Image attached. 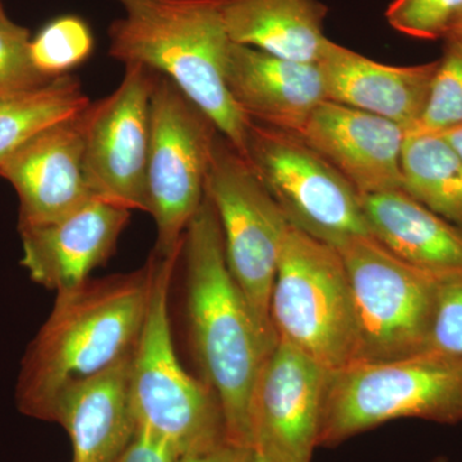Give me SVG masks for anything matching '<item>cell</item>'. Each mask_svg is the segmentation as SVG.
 Listing matches in <instances>:
<instances>
[{"label": "cell", "mask_w": 462, "mask_h": 462, "mask_svg": "<svg viewBox=\"0 0 462 462\" xmlns=\"http://www.w3.org/2000/svg\"><path fill=\"white\" fill-rule=\"evenodd\" d=\"M247 462H273L267 458L266 456L261 455L260 452L252 449V454L249 456Z\"/></svg>", "instance_id": "1f68e13d"}, {"label": "cell", "mask_w": 462, "mask_h": 462, "mask_svg": "<svg viewBox=\"0 0 462 462\" xmlns=\"http://www.w3.org/2000/svg\"><path fill=\"white\" fill-rule=\"evenodd\" d=\"M328 7L319 0H225L231 42L293 62L318 65Z\"/></svg>", "instance_id": "ffe728a7"}, {"label": "cell", "mask_w": 462, "mask_h": 462, "mask_svg": "<svg viewBox=\"0 0 462 462\" xmlns=\"http://www.w3.org/2000/svg\"><path fill=\"white\" fill-rule=\"evenodd\" d=\"M445 41L454 42L462 47V16L454 26V29L446 36Z\"/></svg>", "instance_id": "4dcf8cb0"}, {"label": "cell", "mask_w": 462, "mask_h": 462, "mask_svg": "<svg viewBox=\"0 0 462 462\" xmlns=\"http://www.w3.org/2000/svg\"><path fill=\"white\" fill-rule=\"evenodd\" d=\"M130 214L124 207L93 199L50 223L18 226L21 264L32 281L56 293L78 287L115 254Z\"/></svg>", "instance_id": "5bb4252c"}, {"label": "cell", "mask_w": 462, "mask_h": 462, "mask_svg": "<svg viewBox=\"0 0 462 462\" xmlns=\"http://www.w3.org/2000/svg\"><path fill=\"white\" fill-rule=\"evenodd\" d=\"M154 252L156 273L134 346L130 394L136 430L163 440L179 457L226 439V434L214 393L182 367L173 346L170 291L181 248L172 254Z\"/></svg>", "instance_id": "277c9868"}, {"label": "cell", "mask_w": 462, "mask_h": 462, "mask_svg": "<svg viewBox=\"0 0 462 462\" xmlns=\"http://www.w3.org/2000/svg\"><path fill=\"white\" fill-rule=\"evenodd\" d=\"M5 14V9H3L2 0H0V16H3Z\"/></svg>", "instance_id": "d6a6232c"}, {"label": "cell", "mask_w": 462, "mask_h": 462, "mask_svg": "<svg viewBox=\"0 0 462 462\" xmlns=\"http://www.w3.org/2000/svg\"><path fill=\"white\" fill-rule=\"evenodd\" d=\"M457 126H462V47L446 41L427 107L409 133H443Z\"/></svg>", "instance_id": "cb8c5ba5"}, {"label": "cell", "mask_w": 462, "mask_h": 462, "mask_svg": "<svg viewBox=\"0 0 462 462\" xmlns=\"http://www.w3.org/2000/svg\"><path fill=\"white\" fill-rule=\"evenodd\" d=\"M402 190L462 230V158L438 133L406 134Z\"/></svg>", "instance_id": "44dd1931"}, {"label": "cell", "mask_w": 462, "mask_h": 462, "mask_svg": "<svg viewBox=\"0 0 462 462\" xmlns=\"http://www.w3.org/2000/svg\"><path fill=\"white\" fill-rule=\"evenodd\" d=\"M406 134L387 118L327 100L300 136L364 197L402 189Z\"/></svg>", "instance_id": "9a60e30c"}, {"label": "cell", "mask_w": 462, "mask_h": 462, "mask_svg": "<svg viewBox=\"0 0 462 462\" xmlns=\"http://www.w3.org/2000/svg\"><path fill=\"white\" fill-rule=\"evenodd\" d=\"M252 448L233 445L227 439L220 440L205 448L179 456L175 462H247Z\"/></svg>", "instance_id": "f1b7e54d"}, {"label": "cell", "mask_w": 462, "mask_h": 462, "mask_svg": "<svg viewBox=\"0 0 462 462\" xmlns=\"http://www.w3.org/2000/svg\"><path fill=\"white\" fill-rule=\"evenodd\" d=\"M94 36L89 25L78 16L54 18L30 41L33 66L53 80L71 75L93 53Z\"/></svg>", "instance_id": "603a6c76"}, {"label": "cell", "mask_w": 462, "mask_h": 462, "mask_svg": "<svg viewBox=\"0 0 462 462\" xmlns=\"http://www.w3.org/2000/svg\"><path fill=\"white\" fill-rule=\"evenodd\" d=\"M425 352L462 360V275L440 282Z\"/></svg>", "instance_id": "4316f807"}, {"label": "cell", "mask_w": 462, "mask_h": 462, "mask_svg": "<svg viewBox=\"0 0 462 462\" xmlns=\"http://www.w3.org/2000/svg\"><path fill=\"white\" fill-rule=\"evenodd\" d=\"M84 111L42 130L0 166L20 200L18 226L50 223L96 199L84 170Z\"/></svg>", "instance_id": "4fadbf2b"}, {"label": "cell", "mask_w": 462, "mask_h": 462, "mask_svg": "<svg viewBox=\"0 0 462 462\" xmlns=\"http://www.w3.org/2000/svg\"><path fill=\"white\" fill-rule=\"evenodd\" d=\"M270 318L276 340L300 349L329 372L355 363L354 303L338 249L289 225Z\"/></svg>", "instance_id": "8992f818"}, {"label": "cell", "mask_w": 462, "mask_h": 462, "mask_svg": "<svg viewBox=\"0 0 462 462\" xmlns=\"http://www.w3.org/2000/svg\"><path fill=\"white\" fill-rule=\"evenodd\" d=\"M226 85L236 107L251 123L297 135L316 108L327 102L318 65L282 60L236 42L227 60Z\"/></svg>", "instance_id": "2e32d148"}, {"label": "cell", "mask_w": 462, "mask_h": 462, "mask_svg": "<svg viewBox=\"0 0 462 462\" xmlns=\"http://www.w3.org/2000/svg\"><path fill=\"white\" fill-rule=\"evenodd\" d=\"M149 215L156 251L181 248L185 231L205 199L206 180L220 133L170 79L156 76L151 96Z\"/></svg>", "instance_id": "9c48e42d"}, {"label": "cell", "mask_w": 462, "mask_h": 462, "mask_svg": "<svg viewBox=\"0 0 462 462\" xmlns=\"http://www.w3.org/2000/svg\"><path fill=\"white\" fill-rule=\"evenodd\" d=\"M438 134L443 135V138L452 145V148H454L462 158V126L454 127V129Z\"/></svg>", "instance_id": "f546056e"}, {"label": "cell", "mask_w": 462, "mask_h": 462, "mask_svg": "<svg viewBox=\"0 0 462 462\" xmlns=\"http://www.w3.org/2000/svg\"><path fill=\"white\" fill-rule=\"evenodd\" d=\"M89 105L83 84L72 74L53 79L38 89L0 98V166L33 135L74 117Z\"/></svg>", "instance_id": "7402d4cb"}, {"label": "cell", "mask_w": 462, "mask_h": 462, "mask_svg": "<svg viewBox=\"0 0 462 462\" xmlns=\"http://www.w3.org/2000/svg\"><path fill=\"white\" fill-rule=\"evenodd\" d=\"M156 72L125 66L120 85L84 111V170L96 199L149 214L151 96Z\"/></svg>", "instance_id": "8fae6325"}, {"label": "cell", "mask_w": 462, "mask_h": 462, "mask_svg": "<svg viewBox=\"0 0 462 462\" xmlns=\"http://www.w3.org/2000/svg\"><path fill=\"white\" fill-rule=\"evenodd\" d=\"M462 16V0H393L385 12L396 32L421 39H445Z\"/></svg>", "instance_id": "d4e9b609"}, {"label": "cell", "mask_w": 462, "mask_h": 462, "mask_svg": "<svg viewBox=\"0 0 462 462\" xmlns=\"http://www.w3.org/2000/svg\"><path fill=\"white\" fill-rule=\"evenodd\" d=\"M156 263L153 251L135 272L89 279L57 293L50 318L21 363L16 387L21 413L48 421L69 389L132 354L147 314Z\"/></svg>", "instance_id": "6da1fadb"}, {"label": "cell", "mask_w": 462, "mask_h": 462, "mask_svg": "<svg viewBox=\"0 0 462 462\" xmlns=\"http://www.w3.org/2000/svg\"><path fill=\"white\" fill-rule=\"evenodd\" d=\"M180 256L190 342L202 382L220 404L226 439L252 448V396L273 348L231 276L220 221L207 193L185 231Z\"/></svg>", "instance_id": "7a4b0ae2"}, {"label": "cell", "mask_w": 462, "mask_h": 462, "mask_svg": "<svg viewBox=\"0 0 462 462\" xmlns=\"http://www.w3.org/2000/svg\"><path fill=\"white\" fill-rule=\"evenodd\" d=\"M438 65H384L330 39L318 62L327 100L387 118L407 133L424 114Z\"/></svg>", "instance_id": "e0dca14e"}, {"label": "cell", "mask_w": 462, "mask_h": 462, "mask_svg": "<svg viewBox=\"0 0 462 462\" xmlns=\"http://www.w3.org/2000/svg\"><path fill=\"white\" fill-rule=\"evenodd\" d=\"M328 373L300 349L276 342L252 396V449L273 462H311Z\"/></svg>", "instance_id": "7c38bea8"}, {"label": "cell", "mask_w": 462, "mask_h": 462, "mask_svg": "<svg viewBox=\"0 0 462 462\" xmlns=\"http://www.w3.org/2000/svg\"><path fill=\"white\" fill-rule=\"evenodd\" d=\"M115 2L124 16L109 26V56L170 79L245 157L249 120L227 89L225 0Z\"/></svg>", "instance_id": "3957f363"}, {"label": "cell", "mask_w": 462, "mask_h": 462, "mask_svg": "<svg viewBox=\"0 0 462 462\" xmlns=\"http://www.w3.org/2000/svg\"><path fill=\"white\" fill-rule=\"evenodd\" d=\"M336 248L354 303L355 363L400 360L425 352L443 279L404 263L370 234L349 236Z\"/></svg>", "instance_id": "52a82bcc"}, {"label": "cell", "mask_w": 462, "mask_h": 462, "mask_svg": "<svg viewBox=\"0 0 462 462\" xmlns=\"http://www.w3.org/2000/svg\"><path fill=\"white\" fill-rule=\"evenodd\" d=\"M462 422V360L421 352L393 361L352 363L328 373L319 446L396 419Z\"/></svg>", "instance_id": "5b68a950"}, {"label": "cell", "mask_w": 462, "mask_h": 462, "mask_svg": "<svg viewBox=\"0 0 462 462\" xmlns=\"http://www.w3.org/2000/svg\"><path fill=\"white\" fill-rule=\"evenodd\" d=\"M361 199L370 234L391 254L438 278L462 275V230L402 189Z\"/></svg>", "instance_id": "d6986e66"}, {"label": "cell", "mask_w": 462, "mask_h": 462, "mask_svg": "<svg viewBox=\"0 0 462 462\" xmlns=\"http://www.w3.org/2000/svg\"><path fill=\"white\" fill-rule=\"evenodd\" d=\"M245 157L291 226L334 247L370 234L358 191L297 134L249 121Z\"/></svg>", "instance_id": "30bf717a"}, {"label": "cell", "mask_w": 462, "mask_h": 462, "mask_svg": "<svg viewBox=\"0 0 462 462\" xmlns=\"http://www.w3.org/2000/svg\"><path fill=\"white\" fill-rule=\"evenodd\" d=\"M206 193L220 221L231 276L267 345L275 346L270 300L287 217L248 161L223 135L216 139Z\"/></svg>", "instance_id": "ba28073f"}, {"label": "cell", "mask_w": 462, "mask_h": 462, "mask_svg": "<svg viewBox=\"0 0 462 462\" xmlns=\"http://www.w3.org/2000/svg\"><path fill=\"white\" fill-rule=\"evenodd\" d=\"M173 449L147 431L136 430L132 442L115 462H175Z\"/></svg>", "instance_id": "83f0119b"}, {"label": "cell", "mask_w": 462, "mask_h": 462, "mask_svg": "<svg viewBox=\"0 0 462 462\" xmlns=\"http://www.w3.org/2000/svg\"><path fill=\"white\" fill-rule=\"evenodd\" d=\"M132 356L133 352L106 372L69 389L51 409L48 422L66 430L72 446L71 462H115L135 436Z\"/></svg>", "instance_id": "ac0fdd59"}, {"label": "cell", "mask_w": 462, "mask_h": 462, "mask_svg": "<svg viewBox=\"0 0 462 462\" xmlns=\"http://www.w3.org/2000/svg\"><path fill=\"white\" fill-rule=\"evenodd\" d=\"M26 27L0 16V98L38 89L50 83L33 66Z\"/></svg>", "instance_id": "484cf974"}]
</instances>
